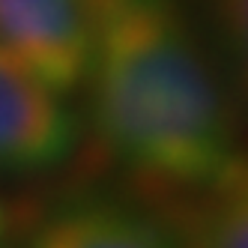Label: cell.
Returning a JSON list of instances; mask_svg holds the SVG:
<instances>
[{"label":"cell","mask_w":248,"mask_h":248,"mask_svg":"<svg viewBox=\"0 0 248 248\" xmlns=\"http://www.w3.org/2000/svg\"><path fill=\"white\" fill-rule=\"evenodd\" d=\"M183 218L170 224L180 248H248V180L236 158L212 183L191 188Z\"/></svg>","instance_id":"cell-5"},{"label":"cell","mask_w":248,"mask_h":248,"mask_svg":"<svg viewBox=\"0 0 248 248\" xmlns=\"http://www.w3.org/2000/svg\"><path fill=\"white\" fill-rule=\"evenodd\" d=\"M0 45L66 96L87 78L93 0H0Z\"/></svg>","instance_id":"cell-3"},{"label":"cell","mask_w":248,"mask_h":248,"mask_svg":"<svg viewBox=\"0 0 248 248\" xmlns=\"http://www.w3.org/2000/svg\"><path fill=\"white\" fill-rule=\"evenodd\" d=\"M75 144L78 120L63 93L0 45V170H51L72 155Z\"/></svg>","instance_id":"cell-2"},{"label":"cell","mask_w":248,"mask_h":248,"mask_svg":"<svg viewBox=\"0 0 248 248\" xmlns=\"http://www.w3.org/2000/svg\"><path fill=\"white\" fill-rule=\"evenodd\" d=\"M27 248H180L168 221L120 203H84L48 218Z\"/></svg>","instance_id":"cell-4"},{"label":"cell","mask_w":248,"mask_h":248,"mask_svg":"<svg viewBox=\"0 0 248 248\" xmlns=\"http://www.w3.org/2000/svg\"><path fill=\"white\" fill-rule=\"evenodd\" d=\"M0 224H3V216H0Z\"/></svg>","instance_id":"cell-6"},{"label":"cell","mask_w":248,"mask_h":248,"mask_svg":"<svg viewBox=\"0 0 248 248\" xmlns=\"http://www.w3.org/2000/svg\"><path fill=\"white\" fill-rule=\"evenodd\" d=\"M93 120L126 168L201 188L236 162L233 120L176 0H93Z\"/></svg>","instance_id":"cell-1"}]
</instances>
